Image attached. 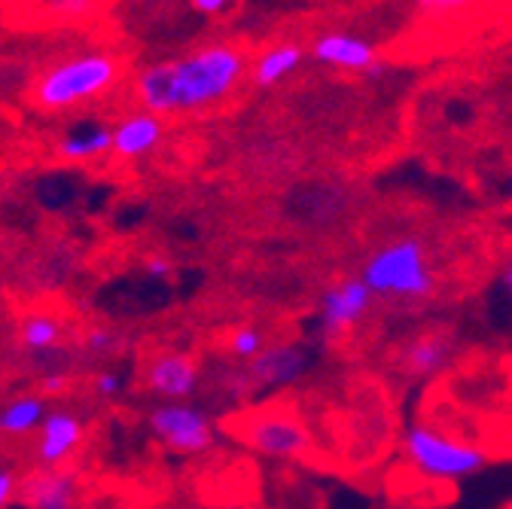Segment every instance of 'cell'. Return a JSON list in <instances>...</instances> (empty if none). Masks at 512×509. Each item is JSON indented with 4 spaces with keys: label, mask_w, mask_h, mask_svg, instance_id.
<instances>
[{
    "label": "cell",
    "mask_w": 512,
    "mask_h": 509,
    "mask_svg": "<svg viewBox=\"0 0 512 509\" xmlns=\"http://www.w3.org/2000/svg\"><path fill=\"white\" fill-rule=\"evenodd\" d=\"M46 403L40 397H19L0 409V433L7 436H28L43 427L46 421Z\"/></svg>",
    "instance_id": "obj_16"
},
{
    "label": "cell",
    "mask_w": 512,
    "mask_h": 509,
    "mask_svg": "<svg viewBox=\"0 0 512 509\" xmlns=\"http://www.w3.org/2000/svg\"><path fill=\"white\" fill-rule=\"evenodd\" d=\"M58 156L64 162H92V159H101L107 153H113V129L101 122H83V125H74L68 129L58 144H55Z\"/></svg>",
    "instance_id": "obj_14"
},
{
    "label": "cell",
    "mask_w": 512,
    "mask_h": 509,
    "mask_svg": "<svg viewBox=\"0 0 512 509\" xmlns=\"http://www.w3.org/2000/svg\"><path fill=\"white\" fill-rule=\"evenodd\" d=\"M144 385L162 403H186L192 394L199 391L202 372H199V363L189 354L165 351V354H156L150 360V366L144 372Z\"/></svg>",
    "instance_id": "obj_9"
},
{
    "label": "cell",
    "mask_w": 512,
    "mask_h": 509,
    "mask_svg": "<svg viewBox=\"0 0 512 509\" xmlns=\"http://www.w3.org/2000/svg\"><path fill=\"white\" fill-rule=\"evenodd\" d=\"M241 439L253 452L275 461H296L311 452V433L302 421L284 412H263L241 421Z\"/></svg>",
    "instance_id": "obj_6"
},
{
    "label": "cell",
    "mask_w": 512,
    "mask_h": 509,
    "mask_svg": "<svg viewBox=\"0 0 512 509\" xmlns=\"http://www.w3.org/2000/svg\"><path fill=\"white\" fill-rule=\"evenodd\" d=\"M122 375L119 372H113V369H104V372H98L95 375V381H92V388H95V394L98 397H104V400H113V397H119L122 394Z\"/></svg>",
    "instance_id": "obj_22"
},
{
    "label": "cell",
    "mask_w": 512,
    "mask_h": 509,
    "mask_svg": "<svg viewBox=\"0 0 512 509\" xmlns=\"http://www.w3.org/2000/svg\"><path fill=\"white\" fill-rule=\"evenodd\" d=\"M19 339L28 351H52L61 342V324L52 314H31L22 321Z\"/></svg>",
    "instance_id": "obj_18"
},
{
    "label": "cell",
    "mask_w": 512,
    "mask_h": 509,
    "mask_svg": "<svg viewBox=\"0 0 512 509\" xmlns=\"http://www.w3.org/2000/svg\"><path fill=\"white\" fill-rule=\"evenodd\" d=\"M232 4H235V0H192V7H196L199 13H205V16H220Z\"/></svg>",
    "instance_id": "obj_27"
},
{
    "label": "cell",
    "mask_w": 512,
    "mask_h": 509,
    "mask_svg": "<svg viewBox=\"0 0 512 509\" xmlns=\"http://www.w3.org/2000/svg\"><path fill=\"white\" fill-rule=\"evenodd\" d=\"M311 366H314V357L308 348L293 345V342H278V345H269L256 360L244 363V372L250 378L253 394H263V391H281V388L296 385V381L308 375Z\"/></svg>",
    "instance_id": "obj_8"
},
{
    "label": "cell",
    "mask_w": 512,
    "mask_h": 509,
    "mask_svg": "<svg viewBox=\"0 0 512 509\" xmlns=\"http://www.w3.org/2000/svg\"><path fill=\"white\" fill-rule=\"evenodd\" d=\"M19 494V479L10 470H0V509H7Z\"/></svg>",
    "instance_id": "obj_23"
},
{
    "label": "cell",
    "mask_w": 512,
    "mask_h": 509,
    "mask_svg": "<svg viewBox=\"0 0 512 509\" xmlns=\"http://www.w3.org/2000/svg\"><path fill=\"white\" fill-rule=\"evenodd\" d=\"M159 141H162V119L147 110L128 113L113 129V153L122 159H141L153 153Z\"/></svg>",
    "instance_id": "obj_13"
},
{
    "label": "cell",
    "mask_w": 512,
    "mask_h": 509,
    "mask_svg": "<svg viewBox=\"0 0 512 509\" xmlns=\"http://www.w3.org/2000/svg\"><path fill=\"white\" fill-rule=\"evenodd\" d=\"M150 430L177 455H205L217 442V430L208 412L189 403H159L150 412Z\"/></svg>",
    "instance_id": "obj_5"
},
{
    "label": "cell",
    "mask_w": 512,
    "mask_h": 509,
    "mask_svg": "<svg viewBox=\"0 0 512 509\" xmlns=\"http://www.w3.org/2000/svg\"><path fill=\"white\" fill-rule=\"evenodd\" d=\"M22 497L31 509H74L77 500V476L68 470H40L25 479Z\"/></svg>",
    "instance_id": "obj_12"
},
{
    "label": "cell",
    "mask_w": 512,
    "mask_h": 509,
    "mask_svg": "<svg viewBox=\"0 0 512 509\" xmlns=\"http://www.w3.org/2000/svg\"><path fill=\"white\" fill-rule=\"evenodd\" d=\"M86 348L92 354H98V357H110L119 348V336L113 330H107V327H95V330L86 333Z\"/></svg>",
    "instance_id": "obj_20"
},
{
    "label": "cell",
    "mask_w": 512,
    "mask_h": 509,
    "mask_svg": "<svg viewBox=\"0 0 512 509\" xmlns=\"http://www.w3.org/2000/svg\"><path fill=\"white\" fill-rule=\"evenodd\" d=\"M503 287H506V293L512 296V260L503 266Z\"/></svg>",
    "instance_id": "obj_28"
},
{
    "label": "cell",
    "mask_w": 512,
    "mask_h": 509,
    "mask_svg": "<svg viewBox=\"0 0 512 509\" xmlns=\"http://www.w3.org/2000/svg\"><path fill=\"white\" fill-rule=\"evenodd\" d=\"M83 442V424L77 415L55 409L46 415L40 427V442H37V458L46 470H55L68 461Z\"/></svg>",
    "instance_id": "obj_10"
},
{
    "label": "cell",
    "mask_w": 512,
    "mask_h": 509,
    "mask_svg": "<svg viewBox=\"0 0 512 509\" xmlns=\"http://www.w3.org/2000/svg\"><path fill=\"white\" fill-rule=\"evenodd\" d=\"M314 58L333 68H348V71H372L375 68V52L366 40L348 37V34H327L314 43Z\"/></svg>",
    "instance_id": "obj_15"
},
{
    "label": "cell",
    "mask_w": 512,
    "mask_h": 509,
    "mask_svg": "<svg viewBox=\"0 0 512 509\" xmlns=\"http://www.w3.org/2000/svg\"><path fill=\"white\" fill-rule=\"evenodd\" d=\"M403 455L430 479H467L488 467V455L476 445L458 442L427 424H412L403 433Z\"/></svg>",
    "instance_id": "obj_4"
},
{
    "label": "cell",
    "mask_w": 512,
    "mask_h": 509,
    "mask_svg": "<svg viewBox=\"0 0 512 509\" xmlns=\"http://www.w3.org/2000/svg\"><path fill=\"white\" fill-rule=\"evenodd\" d=\"M299 61H302V46H296V43L275 46L256 61L253 80H256V86H275L299 68Z\"/></svg>",
    "instance_id": "obj_17"
},
{
    "label": "cell",
    "mask_w": 512,
    "mask_h": 509,
    "mask_svg": "<svg viewBox=\"0 0 512 509\" xmlns=\"http://www.w3.org/2000/svg\"><path fill=\"white\" fill-rule=\"evenodd\" d=\"M372 290L363 284V278H342L327 287V293L320 296V314H317V327L320 336L327 342L342 339L351 333L372 308Z\"/></svg>",
    "instance_id": "obj_7"
},
{
    "label": "cell",
    "mask_w": 512,
    "mask_h": 509,
    "mask_svg": "<svg viewBox=\"0 0 512 509\" xmlns=\"http://www.w3.org/2000/svg\"><path fill=\"white\" fill-rule=\"evenodd\" d=\"M455 339L448 333H421L415 336L403 354H400V366L406 375L412 378H436L442 369H448V363L455 360Z\"/></svg>",
    "instance_id": "obj_11"
},
{
    "label": "cell",
    "mask_w": 512,
    "mask_h": 509,
    "mask_svg": "<svg viewBox=\"0 0 512 509\" xmlns=\"http://www.w3.org/2000/svg\"><path fill=\"white\" fill-rule=\"evenodd\" d=\"M360 278L375 299H403V302L427 299L436 284L427 250L415 235H403L375 247L360 269Z\"/></svg>",
    "instance_id": "obj_2"
},
{
    "label": "cell",
    "mask_w": 512,
    "mask_h": 509,
    "mask_svg": "<svg viewBox=\"0 0 512 509\" xmlns=\"http://www.w3.org/2000/svg\"><path fill=\"white\" fill-rule=\"evenodd\" d=\"M119 77V68L110 55H77L49 68L34 89V98L46 110H68L83 101L101 98Z\"/></svg>",
    "instance_id": "obj_3"
},
{
    "label": "cell",
    "mask_w": 512,
    "mask_h": 509,
    "mask_svg": "<svg viewBox=\"0 0 512 509\" xmlns=\"http://www.w3.org/2000/svg\"><path fill=\"white\" fill-rule=\"evenodd\" d=\"M470 0H418V7L427 10V13H452V10H461Z\"/></svg>",
    "instance_id": "obj_25"
},
{
    "label": "cell",
    "mask_w": 512,
    "mask_h": 509,
    "mask_svg": "<svg viewBox=\"0 0 512 509\" xmlns=\"http://www.w3.org/2000/svg\"><path fill=\"white\" fill-rule=\"evenodd\" d=\"M43 7H46L52 16L77 19V16H86V13L92 10V0H43Z\"/></svg>",
    "instance_id": "obj_21"
},
{
    "label": "cell",
    "mask_w": 512,
    "mask_h": 509,
    "mask_svg": "<svg viewBox=\"0 0 512 509\" xmlns=\"http://www.w3.org/2000/svg\"><path fill=\"white\" fill-rule=\"evenodd\" d=\"M244 74V58L232 46H205L186 58L156 61L135 80V98L153 116L205 110L226 98Z\"/></svg>",
    "instance_id": "obj_1"
},
{
    "label": "cell",
    "mask_w": 512,
    "mask_h": 509,
    "mask_svg": "<svg viewBox=\"0 0 512 509\" xmlns=\"http://www.w3.org/2000/svg\"><path fill=\"white\" fill-rule=\"evenodd\" d=\"M171 272H174V266H171L165 257H150V260H144V275H147L150 281H168Z\"/></svg>",
    "instance_id": "obj_24"
},
{
    "label": "cell",
    "mask_w": 512,
    "mask_h": 509,
    "mask_svg": "<svg viewBox=\"0 0 512 509\" xmlns=\"http://www.w3.org/2000/svg\"><path fill=\"white\" fill-rule=\"evenodd\" d=\"M266 348H269V345H266V336H263L260 330H256V327H238V330L229 333V354H232L235 360L250 363V360L260 357Z\"/></svg>",
    "instance_id": "obj_19"
},
{
    "label": "cell",
    "mask_w": 512,
    "mask_h": 509,
    "mask_svg": "<svg viewBox=\"0 0 512 509\" xmlns=\"http://www.w3.org/2000/svg\"><path fill=\"white\" fill-rule=\"evenodd\" d=\"M64 391H68V375L52 372V375L43 378V394H46V397H58V394H64Z\"/></svg>",
    "instance_id": "obj_26"
}]
</instances>
